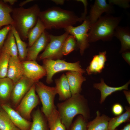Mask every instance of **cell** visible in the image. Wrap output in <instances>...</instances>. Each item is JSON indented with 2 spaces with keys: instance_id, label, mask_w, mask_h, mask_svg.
I'll return each mask as SVG.
<instances>
[{
  "instance_id": "e0dca14e",
  "label": "cell",
  "mask_w": 130,
  "mask_h": 130,
  "mask_svg": "<svg viewBox=\"0 0 130 130\" xmlns=\"http://www.w3.org/2000/svg\"><path fill=\"white\" fill-rule=\"evenodd\" d=\"M107 60L106 52H100L93 56V58L86 70L88 75L100 73L104 67Z\"/></svg>"
},
{
  "instance_id": "f546056e",
  "label": "cell",
  "mask_w": 130,
  "mask_h": 130,
  "mask_svg": "<svg viewBox=\"0 0 130 130\" xmlns=\"http://www.w3.org/2000/svg\"><path fill=\"white\" fill-rule=\"evenodd\" d=\"M0 78L6 77L9 60L11 56L3 47L0 51Z\"/></svg>"
},
{
  "instance_id": "8992f818",
  "label": "cell",
  "mask_w": 130,
  "mask_h": 130,
  "mask_svg": "<svg viewBox=\"0 0 130 130\" xmlns=\"http://www.w3.org/2000/svg\"><path fill=\"white\" fill-rule=\"evenodd\" d=\"M35 88L42 103V112L47 118L55 106L54 101L57 94L56 89L55 87L47 86L39 81L35 84Z\"/></svg>"
},
{
  "instance_id": "f6af8a7d",
  "label": "cell",
  "mask_w": 130,
  "mask_h": 130,
  "mask_svg": "<svg viewBox=\"0 0 130 130\" xmlns=\"http://www.w3.org/2000/svg\"><path fill=\"white\" fill-rule=\"evenodd\" d=\"M1 106H0V110H1Z\"/></svg>"
},
{
  "instance_id": "4fadbf2b",
  "label": "cell",
  "mask_w": 130,
  "mask_h": 130,
  "mask_svg": "<svg viewBox=\"0 0 130 130\" xmlns=\"http://www.w3.org/2000/svg\"><path fill=\"white\" fill-rule=\"evenodd\" d=\"M49 34L45 31L28 49L27 60L36 61L39 53L45 49L50 41Z\"/></svg>"
},
{
  "instance_id": "d6986e66",
  "label": "cell",
  "mask_w": 130,
  "mask_h": 130,
  "mask_svg": "<svg viewBox=\"0 0 130 130\" xmlns=\"http://www.w3.org/2000/svg\"><path fill=\"white\" fill-rule=\"evenodd\" d=\"M55 87L60 100H65L72 96L70 87L66 75L63 74L55 80Z\"/></svg>"
},
{
  "instance_id": "7dc6e473",
  "label": "cell",
  "mask_w": 130,
  "mask_h": 130,
  "mask_svg": "<svg viewBox=\"0 0 130 130\" xmlns=\"http://www.w3.org/2000/svg\"></svg>"
},
{
  "instance_id": "52a82bcc",
  "label": "cell",
  "mask_w": 130,
  "mask_h": 130,
  "mask_svg": "<svg viewBox=\"0 0 130 130\" xmlns=\"http://www.w3.org/2000/svg\"><path fill=\"white\" fill-rule=\"evenodd\" d=\"M69 33L65 32L58 36L49 34L50 41L44 51L39 57V60L46 59H60L63 56L62 49L63 43Z\"/></svg>"
},
{
  "instance_id": "ffe728a7",
  "label": "cell",
  "mask_w": 130,
  "mask_h": 130,
  "mask_svg": "<svg viewBox=\"0 0 130 130\" xmlns=\"http://www.w3.org/2000/svg\"><path fill=\"white\" fill-rule=\"evenodd\" d=\"M14 83L6 77L0 78V103L5 104L10 99Z\"/></svg>"
},
{
  "instance_id": "7a4b0ae2",
  "label": "cell",
  "mask_w": 130,
  "mask_h": 130,
  "mask_svg": "<svg viewBox=\"0 0 130 130\" xmlns=\"http://www.w3.org/2000/svg\"><path fill=\"white\" fill-rule=\"evenodd\" d=\"M58 110L62 122L68 130L76 115L80 114L87 119L89 116L86 100L79 93L72 95L63 102L58 103Z\"/></svg>"
},
{
  "instance_id": "d4e9b609",
  "label": "cell",
  "mask_w": 130,
  "mask_h": 130,
  "mask_svg": "<svg viewBox=\"0 0 130 130\" xmlns=\"http://www.w3.org/2000/svg\"><path fill=\"white\" fill-rule=\"evenodd\" d=\"M45 27L44 24L38 18L35 26L29 31L27 35L28 46H31L41 36L45 31Z\"/></svg>"
},
{
  "instance_id": "e575fe53",
  "label": "cell",
  "mask_w": 130,
  "mask_h": 130,
  "mask_svg": "<svg viewBox=\"0 0 130 130\" xmlns=\"http://www.w3.org/2000/svg\"><path fill=\"white\" fill-rule=\"evenodd\" d=\"M113 114L116 116L122 114L124 110L121 104L118 103L114 104L112 109Z\"/></svg>"
},
{
  "instance_id": "6da1fadb",
  "label": "cell",
  "mask_w": 130,
  "mask_h": 130,
  "mask_svg": "<svg viewBox=\"0 0 130 130\" xmlns=\"http://www.w3.org/2000/svg\"><path fill=\"white\" fill-rule=\"evenodd\" d=\"M46 29H60L72 26L84 20L72 12L59 7H53L40 12L39 16Z\"/></svg>"
},
{
  "instance_id": "ee69618b",
  "label": "cell",
  "mask_w": 130,
  "mask_h": 130,
  "mask_svg": "<svg viewBox=\"0 0 130 130\" xmlns=\"http://www.w3.org/2000/svg\"><path fill=\"white\" fill-rule=\"evenodd\" d=\"M11 130H20L18 128L15 126Z\"/></svg>"
},
{
  "instance_id": "8d00e7d4",
  "label": "cell",
  "mask_w": 130,
  "mask_h": 130,
  "mask_svg": "<svg viewBox=\"0 0 130 130\" xmlns=\"http://www.w3.org/2000/svg\"><path fill=\"white\" fill-rule=\"evenodd\" d=\"M77 1L81 2L83 4L84 6V13H83L81 17L84 19V20L86 18V15L87 14V1L86 0H77Z\"/></svg>"
},
{
  "instance_id": "9a60e30c",
  "label": "cell",
  "mask_w": 130,
  "mask_h": 130,
  "mask_svg": "<svg viewBox=\"0 0 130 130\" xmlns=\"http://www.w3.org/2000/svg\"><path fill=\"white\" fill-rule=\"evenodd\" d=\"M112 11V6L107 3L106 0H95L88 17L91 24L96 22L103 13H110Z\"/></svg>"
},
{
  "instance_id": "484cf974",
  "label": "cell",
  "mask_w": 130,
  "mask_h": 130,
  "mask_svg": "<svg viewBox=\"0 0 130 130\" xmlns=\"http://www.w3.org/2000/svg\"><path fill=\"white\" fill-rule=\"evenodd\" d=\"M14 37L18 49L19 57L20 59L24 60L26 58L28 48L26 43L22 39L19 34L13 25L11 29Z\"/></svg>"
},
{
  "instance_id": "5bb4252c",
  "label": "cell",
  "mask_w": 130,
  "mask_h": 130,
  "mask_svg": "<svg viewBox=\"0 0 130 130\" xmlns=\"http://www.w3.org/2000/svg\"><path fill=\"white\" fill-rule=\"evenodd\" d=\"M24 75L22 63L19 57H10L6 77L11 79L14 84L21 79Z\"/></svg>"
},
{
  "instance_id": "d590c367",
  "label": "cell",
  "mask_w": 130,
  "mask_h": 130,
  "mask_svg": "<svg viewBox=\"0 0 130 130\" xmlns=\"http://www.w3.org/2000/svg\"><path fill=\"white\" fill-rule=\"evenodd\" d=\"M109 2L110 4H114L124 8H127L129 6V0H110Z\"/></svg>"
},
{
  "instance_id": "3957f363",
  "label": "cell",
  "mask_w": 130,
  "mask_h": 130,
  "mask_svg": "<svg viewBox=\"0 0 130 130\" xmlns=\"http://www.w3.org/2000/svg\"><path fill=\"white\" fill-rule=\"evenodd\" d=\"M40 9L37 5H34L27 8L20 7L13 9L12 17L13 26L23 40L27 39L30 31L36 24Z\"/></svg>"
},
{
  "instance_id": "8fae6325",
  "label": "cell",
  "mask_w": 130,
  "mask_h": 130,
  "mask_svg": "<svg viewBox=\"0 0 130 130\" xmlns=\"http://www.w3.org/2000/svg\"><path fill=\"white\" fill-rule=\"evenodd\" d=\"M34 84L30 79L23 76L14 84L10 99L15 106L17 105Z\"/></svg>"
},
{
  "instance_id": "603a6c76",
  "label": "cell",
  "mask_w": 130,
  "mask_h": 130,
  "mask_svg": "<svg viewBox=\"0 0 130 130\" xmlns=\"http://www.w3.org/2000/svg\"><path fill=\"white\" fill-rule=\"evenodd\" d=\"M13 9L3 1H0V28L3 26L13 25V20L10 14Z\"/></svg>"
},
{
  "instance_id": "30bf717a",
  "label": "cell",
  "mask_w": 130,
  "mask_h": 130,
  "mask_svg": "<svg viewBox=\"0 0 130 130\" xmlns=\"http://www.w3.org/2000/svg\"><path fill=\"white\" fill-rule=\"evenodd\" d=\"M23 76L35 83L40 79L46 75V70L41 66L34 60H27L22 62Z\"/></svg>"
},
{
  "instance_id": "60d3db41",
  "label": "cell",
  "mask_w": 130,
  "mask_h": 130,
  "mask_svg": "<svg viewBox=\"0 0 130 130\" xmlns=\"http://www.w3.org/2000/svg\"><path fill=\"white\" fill-rule=\"evenodd\" d=\"M33 0H26L20 3L19 6L20 7H22L27 3Z\"/></svg>"
},
{
  "instance_id": "b9f144b4",
  "label": "cell",
  "mask_w": 130,
  "mask_h": 130,
  "mask_svg": "<svg viewBox=\"0 0 130 130\" xmlns=\"http://www.w3.org/2000/svg\"><path fill=\"white\" fill-rule=\"evenodd\" d=\"M52 1L57 4L62 5L64 2V0H52Z\"/></svg>"
},
{
  "instance_id": "83f0119b",
  "label": "cell",
  "mask_w": 130,
  "mask_h": 130,
  "mask_svg": "<svg viewBox=\"0 0 130 130\" xmlns=\"http://www.w3.org/2000/svg\"><path fill=\"white\" fill-rule=\"evenodd\" d=\"M126 111L121 115L110 119L109 123V130H114L122 123L130 120V107H126Z\"/></svg>"
},
{
  "instance_id": "74e56055",
  "label": "cell",
  "mask_w": 130,
  "mask_h": 130,
  "mask_svg": "<svg viewBox=\"0 0 130 130\" xmlns=\"http://www.w3.org/2000/svg\"><path fill=\"white\" fill-rule=\"evenodd\" d=\"M122 57L129 65L130 64V52H124L122 54Z\"/></svg>"
},
{
  "instance_id": "5b68a950",
  "label": "cell",
  "mask_w": 130,
  "mask_h": 130,
  "mask_svg": "<svg viewBox=\"0 0 130 130\" xmlns=\"http://www.w3.org/2000/svg\"><path fill=\"white\" fill-rule=\"evenodd\" d=\"M43 66L46 72V82L49 84L52 82L53 76L59 72L74 71L83 73L85 72L81 67L79 61L69 62L64 60L46 59L43 60Z\"/></svg>"
},
{
  "instance_id": "7bdbcfd3",
  "label": "cell",
  "mask_w": 130,
  "mask_h": 130,
  "mask_svg": "<svg viewBox=\"0 0 130 130\" xmlns=\"http://www.w3.org/2000/svg\"><path fill=\"white\" fill-rule=\"evenodd\" d=\"M120 130H130V124L129 123L127 124Z\"/></svg>"
},
{
  "instance_id": "277c9868",
  "label": "cell",
  "mask_w": 130,
  "mask_h": 130,
  "mask_svg": "<svg viewBox=\"0 0 130 130\" xmlns=\"http://www.w3.org/2000/svg\"><path fill=\"white\" fill-rule=\"evenodd\" d=\"M120 21L119 17H100L96 22L91 24L88 34L89 42L100 40L105 41L111 39Z\"/></svg>"
},
{
  "instance_id": "7402d4cb",
  "label": "cell",
  "mask_w": 130,
  "mask_h": 130,
  "mask_svg": "<svg viewBox=\"0 0 130 130\" xmlns=\"http://www.w3.org/2000/svg\"><path fill=\"white\" fill-rule=\"evenodd\" d=\"M114 36L118 39L121 42V52L130 49V34L129 30L118 26L115 29Z\"/></svg>"
},
{
  "instance_id": "d6a6232c",
  "label": "cell",
  "mask_w": 130,
  "mask_h": 130,
  "mask_svg": "<svg viewBox=\"0 0 130 130\" xmlns=\"http://www.w3.org/2000/svg\"><path fill=\"white\" fill-rule=\"evenodd\" d=\"M86 120L82 116L79 115L72 124L70 130H87Z\"/></svg>"
},
{
  "instance_id": "ac0fdd59",
  "label": "cell",
  "mask_w": 130,
  "mask_h": 130,
  "mask_svg": "<svg viewBox=\"0 0 130 130\" xmlns=\"http://www.w3.org/2000/svg\"><path fill=\"white\" fill-rule=\"evenodd\" d=\"M130 83L129 81L124 85L119 87H114L108 85L101 79L100 83L94 84L93 86L95 88L99 90L101 92L100 103H103L106 98L112 93L116 91L123 90H128V86Z\"/></svg>"
},
{
  "instance_id": "ab89813d",
  "label": "cell",
  "mask_w": 130,
  "mask_h": 130,
  "mask_svg": "<svg viewBox=\"0 0 130 130\" xmlns=\"http://www.w3.org/2000/svg\"><path fill=\"white\" fill-rule=\"evenodd\" d=\"M17 0H3L2 1L5 3H9L10 5H13L17 1Z\"/></svg>"
},
{
  "instance_id": "1f68e13d",
  "label": "cell",
  "mask_w": 130,
  "mask_h": 130,
  "mask_svg": "<svg viewBox=\"0 0 130 130\" xmlns=\"http://www.w3.org/2000/svg\"><path fill=\"white\" fill-rule=\"evenodd\" d=\"M15 126L9 116L4 110H0V129L11 130Z\"/></svg>"
},
{
  "instance_id": "9c48e42d",
  "label": "cell",
  "mask_w": 130,
  "mask_h": 130,
  "mask_svg": "<svg viewBox=\"0 0 130 130\" xmlns=\"http://www.w3.org/2000/svg\"><path fill=\"white\" fill-rule=\"evenodd\" d=\"M35 84L22 98L16 109V111L27 120L30 119L32 111L39 103V97L36 93Z\"/></svg>"
},
{
  "instance_id": "4316f807",
  "label": "cell",
  "mask_w": 130,
  "mask_h": 130,
  "mask_svg": "<svg viewBox=\"0 0 130 130\" xmlns=\"http://www.w3.org/2000/svg\"><path fill=\"white\" fill-rule=\"evenodd\" d=\"M32 116V122L29 130H47L46 122L39 109L34 112Z\"/></svg>"
},
{
  "instance_id": "cb8c5ba5",
  "label": "cell",
  "mask_w": 130,
  "mask_h": 130,
  "mask_svg": "<svg viewBox=\"0 0 130 130\" xmlns=\"http://www.w3.org/2000/svg\"><path fill=\"white\" fill-rule=\"evenodd\" d=\"M47 119L49 130H66V128L62 122L60 115L56 106Z\"/></svg>"
},
{
  "instance_id": "836d02e7",
  "label": "cell",
  "mask_w": 130,
  "mask_h": 130,
  "mask_svg": "<svg viewBox=\"0 0 130 130\" xmlns=\"http://www.w3.org/2000/svg\"><path fill=\"white\" fill-rule=\"evenodd\" d=\"M11 29V25H8L0 30V51L3 46L7 36Z\"/></svg>"
},
{
  "instance_id": "bcb514c9",
  "label": "cell",
  "mask_w": 130,
  "mask_h": 130,
  "mask_svg": "<svg viewBox=\"0 0 130 130\" xmlns=\"http://www.w3.org/2000/svg\"><path fill=\"white\" fill-rule=\"evenodd\" d=\"M116 130L115 129V130Z\"/></svg>"
},
{
  "instance_id": "ba28073f",
  "label": "cell",
  "mask_w": 130,
  "mask_h": 130,
  "mask_svg": "<svg viewBox=\"0 0 130 130\" xmlns=\"http://www.w3.org/2000/svg\"><path fill=\"white\" fill-rule=\"evenodd\" d=\"M91 24L87 17L80 25L76 27L70 26L64 28L65 32L73 36L76 41L77 46L80 50L81 55L89 45L88 37Z\"/></svg>"
},
{
  "instance_id": "44dd1931",
  "label": "cell",
  "mask_w": 130,
  "mask_h": 130,
  "mask_svg": "<svg viewBox=\"0 0 130 130\" xmlns=\"http://www.w3.org/2000/svg\"><path fill=\"white\" fill-rule=\"evenodd\" d=\"M96 114V118L87 124V130H109L108 124L110 118L104 115H100L98 111H97Z\"/></svg>"
},
{
  "instance_id": "7c38bea8",
  "label": "cell",
  "mask_w": 130,
  "mask_h": 130,
  "mask_svg": "<svg viewBox=\"0 0 130 130\" xmlns=\"http://www.w3.org/2000/svg\"><path fill=\"white\" fill-rule=\"evenodd\" d=\"M3 109L9 116L12 123L20 130H29L32 123L22 117L18 112L6 104H0Z\"/></svg>"
},
{
  "instance_id": "f1b7e54d",
  "label": "cell",
  "mask_w": 130,
  "mask_h": 130,
  "mask_svg": "<svg viewBox=\"0 0 130 130\" xmlns=\"http://www.w3.org/2000/svg\"><path fill=\"white\" fill-rule=\"evenodd\" d=\"M7 36L3 47L7 51L11 57L18 58V49L14 37L11 30L9 32Z\"/></svg>"
},
{
  "instance_id": "4dcf8cb0",
  "label": "cell",
  "mask_w": 130,
  "mask_h": 130,
  "mask_svg": "<svg viewBox=\"0 0 130 130\" xmlns=\"http://www.w3.org/2000/svg\"><path fill=\"white\" fill-rule=\"evenodd\" d=\"M77 46L76 40L72 35H69L65 41L62 47L63 55H67L73 51Z\"/></svg>"
},
{
  "instance_id": "f35d334b",
  "label": "cell",
  "mask_w": 130,
  "mask_h": 130,
  "mask_svg": "<svg viewBox=\"0 0 130 130\" xmlns=\"http://www.w3.org/2000/svg\"><path fill=\"white\" fill-rule=\"evenodd\" d=\"M123 92L128 103L130 104V92L129 91L124 90Z\"/></svg>"
},
{
  "instance_id": "2e32d148",
  "label": "cell",
  "mask_w": 130,
  "mask_h": 130,
  "mask_svg": "<svg viewBox=\"0 0 130 130\" xmlns=\"http://www.w3.org/2000/svg\"><path fill=\"white\" fill-rule=\"evenodd\" d=\"M82 73L74 71H68L66 76L70 87L72 95L79 94L83 83L86 80Z\"/></svg>"
}]
</instances>
